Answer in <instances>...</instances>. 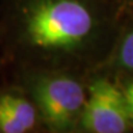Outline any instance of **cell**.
Segmentation results:
<instances>
[{"label":"cell","mask_w":133,"mask_h":133,"mask_svg":"<svg viewBox=\"0 0 133 133\" xmlns=\"http://www.w3.org/2000/svg\"><path fill=\"white\" fill-rule=\"evenodd\" d=\"M116 0H0V47L15 68L104 69L124 27Z\"/></svg>","instance_id":"1"},{"label":"cell","mask_w":133,"mask_h":133,"mask_svg":"<svg viewBox=\"0 0 133 133\" xmlns=\"http://www.w3.org/2000/svg\"><path fill=\"white\" fill-rule=\"evenodd\" d=\"M16 69L19 86L32 100L48 131L64 133L79 128L88 97L83 75L65 70Z\"/></svg>","instance_id":"2"},{"label":"cell","mask_w":133,"mask_h":133,"mask_svg":"<svg viewBox=\"0 0 133 133\" xmlns=\"http://www.w3.org/2000/svg\"><path fill=\"white\" fill-rule=\"evenodd\" d=\"M79 129L88 133H124L132 127L122 88L106 75L91 73Z\"/></svg>","instance_id":"3"},{"label":"cell","mask_w":133,"mask_h":133,"mask_svg":"<svg viewBox=\"0 0 133 133\" xmlns=\"http://www.w3.org/2000/svg\"><path fill=\"white\" fill-rule=\"evenodd\" d=\"M38 119L36 106L20 86L0 89V133L30 132Z\"/></svg>","instance_id":"4"},{"label":"cell","mask_w":133,"mask_h":133,"mask_svg":"<svg viewBox=\"0 0 133 133\" xmlns=\"http://www.w3.org/2000/svg\"><path fill=\"white\" fill-rule=\"evenodd\" d=\"M105 68L133 75V22L123 27Z\"/></svg>","instance_id":"5"},{"label":"cell","mask_w":133,"mask_h":133,"mask_svg":"<svg viewBox=\"0 0 133 133\" xmlns=\"http://www.w3.org/2000/svg\"><path fill=\"white\" fill-rule=\"evenodd\" d=\"M122 90H123L126 104H127V110H128L129 118H131L132 127H133V78L129 79L126 84H123Z\"/></svg>","instance_id":"6"},{"label":"cell","mask_w":133,"mask_h":133,"mask_svg":"<svg viewBox=\"0 0 133 133\" xmlns=\"http://www.w3.org/2000/svg\"><path fill=\"white\" fill-rule=\"evenodd\" d=\"M124 15H131L133 17V0H116Z\"/></svg>","instance_id":"7"}]
</instances>
